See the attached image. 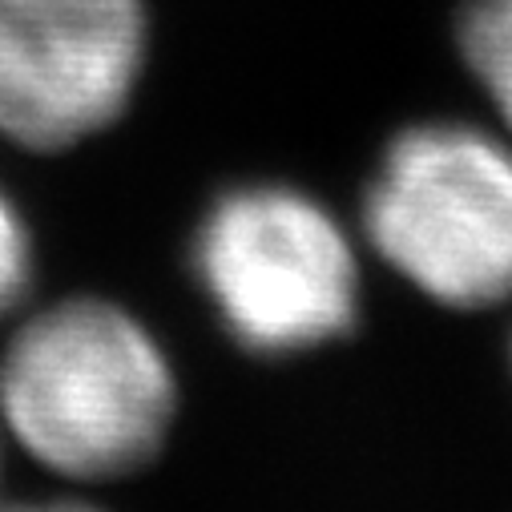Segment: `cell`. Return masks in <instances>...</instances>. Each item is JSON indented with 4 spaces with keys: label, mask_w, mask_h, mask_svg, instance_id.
<instances>
[{
    "label": "cell",
    "mask_w": 512,
    "mask_h": 512,
    "mask_svg": "<svg viewBox=\"0 0 512 512\" xmlns=\"http://www.w3.org/2000/svg\"><path fill=\"white\" fill-rule=\"evenodd\" d=\"M174 371L158 339L113 303L37 311L0 359V416L29 456L73 480L142 468L174 416Z\"/></svg>",
    "instance_id": "cell-1"
},
{
    "label": "cell",
    "mask_w": 512,
    "mask_h": 512,
    "mask_svg": "<svg viewBox=\"0 0 512 512\" xmlns=\"http://www.w3.org/2000/svg\"><path fill=\"white\" fill-rule=\"evenodd\" d=\"M363 222L379 259L444 307L512 295V150L484 130H404L367 186Z\"/></svg>",
    "instance_id": "cell-2"
},
{
    "label": "cell",
    "mask_w": 512,
    "mask_h": 512,
    "mask_svg": "<svg viewBox=\"0 0 512 512\" xmlns=\"http://www.w3.org/2000/svg\"><path fill=\"white\" fill-rule=\"evenodd\" d=\"M194 275L254 355H295L339 339L359 315V263L339 218L295 186L226 190L194 238Z\"/></svg>",
    "instance_id": "cell-3"
},
{
    "label": "cell",
    "mask_w": 512,
    "mask_h": 512,
    "mask_svg": "<svg viewBox=\"0 0 512 512\" xmlns=\"http://www.w3.org/2000/svg\"><path fill=\"white\" fill-rule=\"evenodd\" d=\"M146 61L142 0H0V138L69 150L130 105Z\"/></svg>",
    "instance_id": "cell-4"
},
{
    "label": "cell",
    "mask_w": 512,
    "mask_h": 512,
    "mask_svg": "<svg viewBox=\"0 0 512 512\" xmlns=\"http://www.w3.org/2000/svg\"><path fill=\"white\" fill-rule=\"evenodd\" d=\"M460 49L512 134V0H476L460 21Z\"/></svg>",
    "instance_id": "cell-5"
},
{
    "label": "cell",
    "mask_w": 512,
    "mask_h": 512,
    "mask_svg": "<svg viewBox=\"0 0 512 512\" xmlns=\"http://www.w3.org/2000/svg\"><path fill=\"white\" fill-rule=\"evenodd\" d=\"M33 279V238L21 210L0 194V319H5Z\"/></svg>",
    "instance_id": "cell-6"
},
{
    "label": "cell",
    "mask_w": 512,
    "mask_h": 512,
    "mask_svg": "<svg viewBox=\"0 0 512 512\" xmlns=\"http://www.w3.org/2000/svg\"><path fill=\"white\" fill-rule=\"evenodd\" d=\"M0 512H101V508L81 504V500H17V504H5Z\"/></svg>",
    "instance_id": "cell-7"
}]
</instances>
